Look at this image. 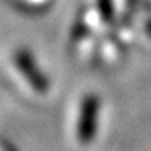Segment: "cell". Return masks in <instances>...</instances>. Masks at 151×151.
I'll return each mask as SVG.
<instances>
[{
	"label": "cell",
	"instance_id": "277c9868",
	"mask_svg": "<svg viewBox=\"0 0 151 151\" xmlns=\"http://www.w3.org/2000/svg\"><path fill=\"white\" fill-rule=\"evenodd\" d=\"M138 3H139V0H126V10H132Z\"/></svg>",
	"mask_w": 151,
	"mask_h": 151
},
{
	"label": "cell",
	"instance_id": "7a4b0ae2",
	"mask_svg": "<svg viewBox=\"0 0 151 151\" xmlns=\"http://www.w3.org/2000/svg\"><path fill=\"white\" fill-rule=\"evenodd\" d=\"M13 60H15V66L22 73V76L28 81V84L34 91L41 94L47 93V90L50 88V82L47 76L43 73V70L40 69V66L37 65L31 51L28 49H18L13 54Z\"/></svg>",
	"mask_w": 151,
	"mask_h": 151
},
{
	"label": "cell",
	"instance_id": "3957f363",
	"mask_svg": "<svg viewBox=\"0 0 151 151\" xmlns=\"http://www.w3.org/2000/svg\"><path fill=\"white\" fill-rule=\"evenodd\" d=\"M97 9L103 22L110 24L114 18V4L113 0H97Z\"/></svg>",
	"mask_w": 151,
	"mask_h": 151
},
{
	"label": "cell",
	"instance_id": "6da1fadb",
	"mask_svg": "<svg viewBox=\"0 0 151 151\" xmlns=\"http://www.w3.org/2000/svg\"><path fill=\"white\" fill-rule=\"evenodd\" d=\"M99 114H100V99L97 94H87L82 97L79 106L78 123H76V137L81 144H90L99 129Z\"/></svg>",
	"mask_w": 151,
	"mask_h": 151
}]
</instances>
